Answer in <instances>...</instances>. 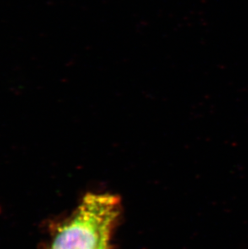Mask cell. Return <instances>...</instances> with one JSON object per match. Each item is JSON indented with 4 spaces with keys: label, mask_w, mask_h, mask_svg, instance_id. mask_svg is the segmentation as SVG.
<instances>
[{
    "label": "cell",
    "mask_w": 248,
    "mask_h": 249,
    "mask_svg": "<svg viewBox=\"0 0 248 249\" xmlns=\"http://www.w3.org/2000/svg\"><path fill=\"white\" fill-rule=\"evenodd\" d=\"M119 207L113 195H87L73 219L59 229L51 249H110Z\"/></svg>",
    "instance_id": "cell-1"
},
{
    "label": "cell",
    "mask_w": 248,
    "mask_h": 249,
    "mask_svg": "<svg viewBox=\"0 0 248 249\" xmlns=\"http://www.w3.org/2000/svg\"></svg>",
    "instance_id": "cell-2"
}]
</instances>
